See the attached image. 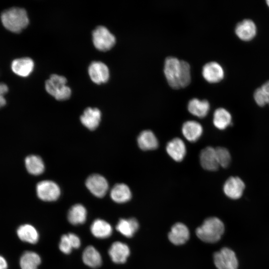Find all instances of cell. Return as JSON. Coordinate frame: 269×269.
Masks as SVG:
<instances>
[{
	"mask_svg": "<svg viewBox=\"0 0 269 269\" xmlns=\"http://www.w3.org/2000/svg\"><path fill=\"white\" fill-rule=\"evenodd\" d=\"M1 20L5 28L15 33L21 32L29 24L26 10L19 7H11L3 11Z\"/></svg>",
	"mask_w": 269,
	"mask_h": 269,
	"instance_id": "1",
	"label": "cell"
},
{
	"mask_svg": "<svg viewBox=\"0 0 269 269\" xmlns=\"http://www.w3.org/2000/svg\"><path fill=\"white\" fill-rule=\"evenodd\" d=\"M224 231L223 222L216 217H210L197 228V236L206 243H215L220 240Z\"/></svg>",
	"mask_w": 269,
	"mask_h": 269,
	"instance_id": "2",
	"label": "cell"
},
{
	"mask_svg": "<svg viewBox=\"0 0 269 269\" xmlns=\"http://www.w3.org/2000/svg\"><path fill=\"white\" fill-rule=\"evenodd\" d=\"M66 83L67 79L65 77L52 74L45 82V89L56 100H66L70 98L71 94V90Z\"/></svg>",
	"mask_w": 269,
	"mask_h": 269,
	"instance_id": "3",
	"label": "cell"
},
{
	"mask_svg": "<svg viewBox=\"0 0 269 269\" xmlns=\"http://www.w3.org/2000/svg\"><path fill=\"white\" fill-rule=\"evenodd\" d=\"M163 71L169 85L174 89L180 88L181 60L173 56L167 57L164 61Z\"/></svg>",
	"mask_w": 269,
	"mask_h": 269,
	"instance_id": "4",
	"label": "cell"
},
{
	"mask_svg": "<svg viewBox=\"0 0 269 269\" xmlns=\"http://www.w3.org/2000/svg\"><path fill=\"white\" fill-rule=\"evenodd\" d=\"M92 40L95 48L101 51L109 50L116 43L115 36L103 26H99L93 30Z\"/></svg>",
	"mask_w": 269,
	"mask_h": 269,
	"instance_id": "5",
	"label": "cell"
},
{
	"mask_svg": "<svg viewBox=\"0 0 269 269\" xmlns=\"http://www.w3.org/2000/svg\"><path fill=\"white\" fill-rule=\"evenodd\" d=\"M214 264L218 269H237L238 262L235 253L224 248L214 255Z\"/></svg>",
	"mask_w": 269,
	"mask_h": 269,
	"instance_id": "6",
	"label": "cell"
},
{
	"mask_svg": "<svg viewBox=\"0 0 269 269\" xmlns=\"http://www.w3.org/2000/svg\"><path fill=\"white\" fill-rule=\"evenodd\" d=\"M36 190L37 196L41 200L50 202L58 199L60 195L59 186L51 180H43L37 184Z\"/></svg>",
	"mask_w": 269,
	"mask_h": 269,
	"instance_id": "7",
	"label": "cell"
},
{
	"mask_svg": "<svg viewBox=\"0 0 269 269\" xmlns=\"http://www.w3.org/2000/svg\"><path fill=\"white\" fill-rule=\"evenodd\" d=\"M85 184L88 190L97 197H104L108 190V181L104 177L100 174H94L90 175L87 178Z\"/></svg>",
	"mask_w": 269,
	"mask_h": 269,
	"instance_id": "8",
	"label": "cell"
},
{
	"mask_svg": "<svg viewBox=\"0 0 269 269\" xmlns=\"http://www.w3.org/2000/svg\"><path fill=\"white\" fill-rule=\"evenodd\" d=\"M88 73L92 81L97 84L106 83L110 76L108 67L100 61L92 62L88 68Z\"/></svg>",
	"mask_w": 269,
	"mask_h": 269,
	"instance_id": "9",
	"label": "cell"
},
{
	"mask_svg": "<svg viewBox=\"0 0 269 269\" xmlns=\"http://www.w3.org/2000/svg\"><path fill=\"white\" fill-rule=\"evenodd\" d=\"M245 188V183L240 178L237 176H232L225 182L223 191L229 198L237 199L242 196Z\"/></svg>",
	"mask_w": 269,
	"mask_h": 269,
	"instance_id": "10",
	"label": "cell"
},
{
	"mask_svg": "<svg viewBox=\"0 0 269 269\" xmlns=\"http://www.w3.org/2000/svg\"><path fill=\"white\" fill-rule=\"evenodd\" d=\"M202 74L207 81L214 83L219 82L223 79L224 71L219 63L215 61H211L203 66Z\"/></svg>",
	"mask_w": 269,
	"mask_h": 269,
	"instance_id": "11",
	"label": "cell"
},
{
	"mask_svg": "<svg viewBox=\"0 0 269 269\" xmlns=\"http://www.w3.org/2000/svg\"><path fill=\"white\" fill-rule=\"evenodd\" d=\"M166 150L168 154L177 162L182 161L186 153L184 141L178 137L173 138L167 143Z\"/></svg>",
	"mask_w": 269,
	"mask_h": 269,
	"instance_id": "12",
	"label": "cell"
},
{
	"mask_svg": "<svg viewBox=\"0 0 269 269\" xmlns=\"http://www.w3.org/2000/svg\"><path fill=\"white\" fill-rule=\"evenodd\" d=\"M199 160L202 167L207 170L215 171L219 167L216 158L215 148L211 146L206 147L201 151Z\"/></svg>",
	"mask_w": 269,
	"mask_h": 269,
	"instance_id": "13",
	"label": "cell"
},
{
	"mask_svg": "<svg viewBox=\"0 0 269 269\" xmlns=\"http://www.w3.org/2000/svg\"><path fill=\"white\" fill-rule=\"evenodd\" d=\"M109 255L112 261L116 264L125 263L130 254L129 247L121 242H115L109 250Z\"/></svg>",
	"mask_w": 269,
	"mask_h": 269,
	"instance_id": "14",
	"label": "cell"
},
{
	"mask_svg": "<svg viewBox=\"0 0 269 269\" xmlns=\"http://www.w3.org/2000/svg\"><path fill=\"white\" fill-rule=\"evenodd\" d=\"M235 33L240 39L250 41L256 36L257 27L253 20L244 19L237 24Z\"/></svg>",
	"mask_w": 269,
	"mask_h": 269,
	"instance_id": "15",
	"label": "cell"
},
{
	"mask_svg": "<svg viewBox=\"0 0 269 269\" xmlns=\"http://www.w3.org/2000/svg\"><path fill=\"white\" fill-rule=\"evenodd\" d=\"M169 240L175 245H180L185 243L189 238L188 228L183 223H177L171 228L168 235Z\"/></svg>",
	"mask_w": 269,
	"mask_h": 269,
	"instance_id": "16",
	"label": "cell"
},
{
	"mask_svg": "<svg viewBox=\"0 0 269 269\" xmlns=\"http://www.w3.org/2000/svg\"><path fill=\"white\" fill-rule=\"evenodd\" d=\"M101 119V112L96 108H86L80 117L82 124L90 130H94L98 127Z\"/></svg>",
	"mask_w": 269,
	"mask_h": 269,
	"instance_id": "17",
	"label": "cell"
},
{
	"mask_svg": "<svg viewBox=\"0 0 269 269\" xmlns=\"http://www.w3.org/2000/svg\"><path fill=\"white\" fill-rule=\"evenodd\" d=\"M34 66V62L29 57L14 59L11 63V69L16 75L27 77L32 72Z\"/></svg>",
	"mask_w": 269,
	"mask_h": 269,
	"instance_id": "18",
	"label": "cell"
},
{
	"mask_svg": "<svg viewBox=\"0 0 269 269\" xmlns=\"http://www.w3.org/2000/svg\"><path fill=\"white\" fill-rule=\"evenodd\" d=\"M203 128L201 124L195 121H187L182 127V133L189 141L195 142L201 136Z\"/></svg>",
	"mask_w": 269,
	"mask_h": 269,
	"instance_id": "19",
	"label": "cell"
},
{
	"mask_svg": "<svg viewBox=\"0 0 269 269\" xmlns=\"http://www.w3.org/2000/svg\"><path fill=\"white\" fill-rule=\"evenodd\" d=\"M137 144L142 150H154L157 148L158 141L154 133L150 130L140 132L137 138Z\"/></svg>",
	"mask_w": 269,
	"mask_h": 269,
	"instance_id": "20",
	"label": "cell"
},
{
	"mask_svg": "<svg viewBox=\"0 0 269 269\" xmlns=\"http://www.w3.org/2000/svg\"><path fill=\"white\" fill-rule=\"evenodd\" d=\"M91 232L97 238L106 239L112 234L111 225L106 221L97 219L93 221L90 227Z\"/></svg>",
	"mask_w": 269,
	"mask_h": 269,
	"instance_id": "21",
	"label": "cell"
},
{
	"mask_svg": "<svg viewBox=\"0 0 269 269\" xmlns=\"http://www.w3.org/2000/svg\"><path fill=\"white\" fill-rule=\"evenodd\" d=\"M187 109L193 115L202 118L208 114L210 110V104L206 100L193 98L189 101Z\"/></svg>",
	"mask_w": 269,
	"mask_h": 269,
	"instance_id": "22",
	"label": "cell"
},
{
	"mask_svg": "<svg viewBox=\"0 0 269 269\" xmlns=\"http://www.w3.org/2000/svg\"><path fill=\"white\" fill-rule=\"evenodd\" d=\"M110 196L114 202L123 203L131 199L132 193L128 185L124 183H118L111 189Z\"/></svg>",
	"mask_w": 269,
	"mask_h": 269,
	"instance_id": "23",
	"label": "cell"
},
{
	"mask_svg": "<svg viewBox=\"0 0 269 269\" xmlns=\"http://www.w3.org/2000/svg\"><path fill=\"white\" fill-rule=\"evenodd\" d=\"M82 260L86 265L92 268L99 267L102 263L101 254L94 247L92 246H88L84 250Z\"/></svg>",
	"mask_w": 269,
	"mask_h": 269,
	"instance_id": "24",
	"label": "cell"
},
{
	"mask_svg": "<svg viewBox=\"0 0 269 269\" xmlns=\"http://www.w3.org/2000/svg\"><path fill=\"white\" fill-rule=\"evenodd\" d=\"M17 235L22 241L30 244H36L39 240L37 230L30 224L21 225L17 230Z\"/></svg>",
	"mask_w": 269,
	"mask_h": 269,
	"instance_id": "25",
	"label": "cell"
},
{
	"mask_svg": "<svg viewBox=\"0 0 269 269\" xmlns=\"http://www.w3.org/2000/svg\"><path fill=\"white\" fill-rule=\"evenodd\" d=\"M67 218L69 222L73 225L84 223L87 218L85 207L81 204L74 205L68 211Z\"/></svg>",
	"mask_w": 269,
	"mask_h": 269,
	"instance_id": "26",
	"label": "cell"
},
{
	"mask_svg": "<svg viewBox=\"0 0 269 269\" xmlns=\"http://www.w3.org/2000/svg\"><path fill=\"white\" fill-rule=\"evenodd\" d=\"M138 223L136 219L131 218L128 219H121L116 227V230L124 236L131 238L137 231Z\"/></svg>",
	"mask_w": 269,
	"mask_h": 269,
	"instance_id": "27",
	"label": "cell"
},
{
	"mask_svg": "<svg viewBox=\"0 0 269 269\" xmlns=\"http://www.w3.org/2000/svg\"><path fill=\"white\" fill-rule=\"evenodd\" d=\"M231 115L225 109L219 108L215 111L213 122L214 125L218 129H225L231 124Z\"/></svg>",
	"mask_w": 269,
	"mask_h": 269,
	"instance_id": "28",
	"label": "cell"
},
{
	"mask_svg": "<svg viewBox=\"0 0 269 269\" xmlns=\"http://www.w3.org/2000/svg\"><path fill=\"white\" fill-rule=\"evenodd\" d=\"M25 165L27 171L31 174L38 175L42 174L45 168L42 158L36 155H30L25 159Z\"/></svg>",
	"mask_w": 269,
	"mask_h": 269,
	"instance_id": "29",
	"label": "cell"
},
{
	"mask_svg": "<svg viewBox=\"0 0 269 269\" xmlns=\"http://www.w3.org/2000/svg\"><path fill=\"white\" fill-rule=\"evenodd\" d=\"M41 263V258L36 253L25 252L21 256L19 265L21 269H37Z\"/></svg>",
	"mask_w": 269,
	"mask_h": 269,
	"instance_id": "30",
	"label": "cell"
},
{
	"mask_svg": "<svg viewBox=\"0 0 269 269\" xmlns=\"http://www.w3.org/2000/svg\"><path fill=\"white\" fill-rule=\"evenodd\" d=\"M215 148L219 165L224 168L227 167L231 161V156L229 151L224 147H217Z\"/></svg>",
	"mask_w": 269,
	"mask_h": 269,
	"instance_id": "31",
	"label": "cell"
},
{
	"mask_svg": "<svg viewBox=\"0 0 269 269\" xmlns=\"http://www.w3.org/2000/svg\"><path fill=\"white\" fill-rule=\"evenodd\" d=\"M181 73L179 80L180 88H185L191 82L190 66L186 61L181 60Z\"/></svg>",
	"mask_w": 269,
	"mask_h": 269,
	"instance_id": "32",
	"label": "cell"
},
{
	"mask_svg": "<svg viewBox=\"0 0 269 269\" xmlns=\"http://www.w3.org/2000/svg\"><path fill=\"white\" fill-rule=\"evenodd\" d=\"M254 98L256 103L259 106L263 107L269 104V97L261 87L255 91Z\"/></svg>",
	"mask_w": 269,
	"mask_h": 269,
	"instance_id": "33",
	"label": "cell"
},
{
	"mask_svg": "<svg viewBox=\"0 0 269 269\" xmlns=\"http://www.w3.org/2000/svg\"><path fill=\"white\" fill-rule=\"evenodd\" d=\"M59 248L61 252L65 254H69L71 252L73 248L67 234L61 236L59 244Z\"/></svg>",
	"mask_w": 269,
	"mask_h": 269,
	"instance_id": "34",
	"label": "cell"
},
{
	"mask_svg": "<svg viewBox=\"0 0 269 269\" xmlns=\"http://www.w3.org/2000/svg\"><path fill=\"white\" fill-rule=\"evenodd\" d=\"M67 235L73 249L79 248L81 245V241L79 237L74 233H69Z\"/></svg>",
	"mask_w": 269,
	"mask_h": 269,
	"instance_id": "35",
	"label": "cell"
},
{
	"mask_svg": "<svg viewBox=\"0 0 269 269\" xmlns=\"http://www.w3.org/2000/svg\"><path fill=\"white\" fill-rule=\"evenodd\" d=\"M8 92V87L6 84L0 83V108L5 105L6 101L4 95Z\"/></svg>",
	"mask_w": 269,
	"mask_h": 269,
	"instance_id": "36",
	"label": "cell"
},
{
	"mask_svg": "<svg viewBox=\"0 0 269 269\" xmlns=\"http://www.w3.org/2000/svg\"><path fill=\"white\" fill-rule=\"evenodd\" d=\"M7 263L5 259L0 256V269H7Z\"/></svg>",
	"mask_w": 269,
	"mask_h": 269,
	"instance_id": "37",
	"label": "cell"
},
{
	"mask_svg": "<svg viewBox=\"0 0 269 269\" xmlns=\"http://www.w3.org/2000/svg\"><path fill=\"white\" fill-rule=\"evenodd\" d=\"M261 88L266 93V94L269 97V81L266 82L264 85H263Z\"/></svg>",
	"mask_w": 269,
	"mask_h": 269,
	"instance_id": "38",
	"label": "cell"
},
{
	"mask_svg": "<svg viewBox=\"0 0 269 269\" xmlns=\"http://www.w3.org/2000/svg\"><path fill=\"white\" fill-rule=\"evenodd\" d=\"M266 2H267V4H268V5L269 6V0H268L266 1Z\"/></svg>",
	"mask_w": 269,
	"mask_h": 269,
	"instance_id": "39",
	"label": "cell"
}]
</instances>
